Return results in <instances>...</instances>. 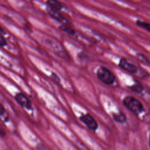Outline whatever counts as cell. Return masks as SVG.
Listing matches in <instances>:
<instances>
[{
	"label": "cell",
	"instance_id": "6da1fadb",
	"mask_svg": "<svg viewBox=\"0 0 150 150\" xmlns=\"http://www.w3.org/2000/svg\"><path fill=\"white\" fill-rule=\"evenodd\" d=\"M124 105L135 115H138L144 111V107L142 103L132 96H127L122 99Z\"/></svg>",
	"mask_w": 150,
	"mask_h": 150
},
{
	"label": "cell",
	"instance_id": "7a4b0ae2",
	"mask_svg": "<svg viewBox=\"0 0 150 150\" xmlns=\"http://www.w3.org/2000/svg\"><path fill=\"white\" fill-rule=\"evenodd\" d=\"M97 77L98 80L107 85H111L115 80V76L112 72L104 66H100L97 70Z\"/></svg>",
	"mask_w": 150,
	"mask_h": 150
},
{
	"label": "cell",
	"instance_id": "3957f363",
	"mask_svg": "<svg viewBox=\"0 0 150 150\" xmlns=\"http://www.w3.org/2000/svg\"><path fill=\"white\" fill-rule=\"evenodd\" d=\"M80 120L90 129L95 131L98 128V124L95 119L89 114H83L80 116Z\"/></svg>",
	"mask_w": 150,
	"mask_h": 150
},
{
	"label": "cell",
	"instance_id": "277c9868",
	"mask_svg": "<svg viewBox=\"0 0 150 150\" xmlns=\"http://www.w3.org/2000/svg\"><path fill=\"white\" fill-rule=\"evenodd\" d=\"M15 98L16 101L18 103V104L22 107L28 110L32 109V104L31 101L23 93H17L15 96Z\"/></svg>",
	"mask_w": 150,
	"mask_h": 150
},
{
	"label": "cell",
	"instance_id": "5b68a950",
	"mask_svg": "<svg viewBox=\"0 0 150 150\" xmlns=\"http://www.w3.org/2000/svg\"><path fill=\"white\" fill-rule=\"evenodd\" d=\"M118 66L120 67H121L123 70H124L130 73L135 74L138 71V68H137V66L133 63H129L125 58L120 59L119 63H118Z\"/></svg>",
	"mask_w": 150,
	"mask_h": 150
},
{
	"label": "cell",
	"instance_id": "8992f818",
	"mask_svg": "<svg viewBox=\"0 0 150 150\" xmlns=\"http://www.w3.org/2000/svg\"><path fill=\"white\" fill-rule=\"evenodd\" d=\"M47 12L52 18H53V19H54L57 21L62 22H67V20L58 11L54 10V9L47 6Z\"/></svg>",
	"mask_w": 150,
	"mask_h": 150
},
{
	"label": "cell",
	"instance_id": "52a82bcc",
	"mask_svg": "<svg viewBox=\"0 0 150 150\" xmlns=\"http://www.w3.org/2000/svg\"><path fill=\"white\" fill-rule=\"evenodd\" d=\"M113 119L120 123H124L127 121V117L123 112H120L119 113L112 114Z\"/></svg>",
	"mask_w": 150,
	"mask_h": 150
},
{
	"label": "cell",
	"instance_id": "ba28073f",
	"mask_svg": "<svg viewBox=\"0 0 150 150\" xmlns=\"http://www.w3.org/2000/svg\"><path fill=\"white\" fill-rule=\"evenodd\" d=\"M47 6L58 11H59L63 8V6L60 2L54 0H50L47 1Z\"/></svg>",
	"mask_w": 150,
	"mask_h": 150
},
{
	"label": "cell",
	"instance_id": "9c48e42d",
	"mask_svg": "<svg viewBox=\"0 0 150 150\" xmlns=\"http://www.w3.org/2000/svg\"><path fill=\"white\" fill-rule=\"evenodd\" d=\"M129 88L132 91L138 93V94L142 93V91L144 90V86H142V84L141 83H140L138 81H137L133 85L129 86Z\"/></svg>",
	"mask_w": 150,
	"mask_h": 150
},
{
	"label": "cell",
	"instance_id": "30bf717a",
	"mask_svg": "<svg viewBox=\"0 0 150 150\" xmlns=\"http://www.w3.org/2000/svg\"><path fill=\"white\" fill-rule=\"evenodd\" d=\"M59 29L60 30H62V31L65 32H66L67 33H68L69 35H73L75 34V30L73 28H70V26H69L66 24H64V23L62 24V25H60L59 26Z\"/></svg>",
	"mask_w": 150,
	"mask_h": 150
},
{
	"label": "cell",
	"instance_id": "8fae6325",
	"mask_svg": "<svg viewBox=\"0 0 150 150\" xmlns=\"http://www.w3.org/2000/svg\"><path fill=\"white\" fill-rule=\"evenodd\" d=\"M136 25L141 28H144V29L146 30L147 31L150 32V23L142 21L139 19H137L136 21Z\"/></svg>",
	"mask_w": 150,
	"mask_h": 150
},
{
	"label": "cell",
	"instance_id": "7c38bea8",
	"mask_svg": "<svg viewBox=\"0 0 150 150\" xmlns=\"http://www.w3.org/2000/svg\"><path fill=\"white\" fill-rule=\"evenodd\" d=\"M7 45L6 41L5 38L2 36L1 34H0V46H5Z\"/></svg>",
	"mask_w": 150,
	"mask_h": 150
},
{
	"label": "cell",
	"instance_id": "4fadbf2b",
	"mask_svg": "<svg viewBox=\"0 0 150 150\" xmlns=\"http://www.w3.org/2000/svg\"><path fill=\"white\" fill-rule=\"evenodd\" d=\"M51 77L52 79V80L55 81L56 83H59L60 81V79L59 77L55 74V73H52V75H51Z\"/></svg>",
	"mask_w": 150,
	"mask_h": 150
},
{
	"label": "cell",
	"instance_id": "5bb4252c",
	"mask_svg": "<svg viewBox=\"0 0 150 150\" xmlns=\"http://www.w3.org/2000/svg\"><path fill=\"white\" fill-rule=\"evenodd\" d=\"M4 111H5L3 105H2L1 104V103H0V115H2V114H4Z\"/></svg>",
	"mask_w": 150,
	"mask_h": 150
},
{
	"label": "cell",
	"instance_id": "9a60e30c",
	"mask_svg": "<svg viewBox=\"0 0 150 150\" xmlns=\"http://www.w3.org/2000/svg\"><path fill=\"white\" fill-rule=\"evenodd\" d=\"M4 34L5 33V31L4 30L3 28L0 26V34Z\"/></svg>",
	"mask_w": 150,
	"mask_h": 150
},
{
	"label": "cell",
	"instance_id": "2e32d148",
	"mask_svg": "<svg viewBox=\"0 0 150 150\" xmlns=\"http://www.w3.org/2000/svg\"><path fill=\"white\" fill-rule=\"evenodd\" d=\"M149 147H150V134H149Z\"/></svg>",
	"mask_w": 150,
	"mask_h": 150
}]
</instances>
